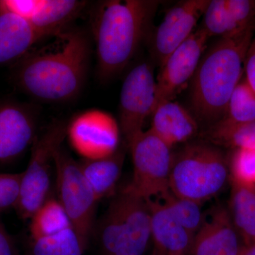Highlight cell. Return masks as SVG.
Wrapping results in <instances>:
<instances>
[{
    "mask_svg": "<svg viewBox=\"0 0 255 255\" xmlns=\"http://www.w3.org/2000/svg\"><path fill=\"white\" fill-rule=\"evenodd\" d=\"M50 37L49 43L18 60L15 82L36 100H70L85 82L90 60L88 40L83 32L67 28Z\"/></svg>",
    "mask_w": 255,
    "mask_h": 255,
    "instance_id": "6da1fadb",
    "label": "cell"
},
{
    "mask_svg": "<svg viewBox=\"0 0 255 255\" xmlns=\"http://www.w3.org/2000/svg\"><path fill=\"white\" fill-rule=\"evenodd\" d=\"M160 1L112 0L96 10L92 22L99 75L107 80L119 75L149 36Z\"/></svg>",
    "mask_w": 255,
    "mask_h": 255,
    "instance_id": "7a4b0ae2",
    "label": "cell"
},
{
    "mask_svg": "<svg viewBox=\"0 0 255 255\" xmlns=\"http://www.w3.org/2000/svg\"><path fill=\"white\" fill-rule=\"evenodd\" d=\"M255 30V23L238 34L219 38L206 48L190 82L191 107L201 121L212 124L226 116Z\"/></svg>",
    "mask_w": 255,
    "mask_h": 255,
    "instance_id": "3957f363",
    "label": "cell"
},
{
    "mask_svg": "<svg viewBox=\"0 0 255 255\" xmlns=\"http://www.w3.org/2000/svg\"><path fill=\"white\" fill-rule=\"evenodd\" d=\"M229 168L219 147L206 142L188 144L173 155L169 191L201 204L226 187Z\"/></svg>",
    "mask_w": 255,
    "mask_h": 255,
    "instance_id": "277c9868",
    "label": "cell"
},
{
    "mask_svg": "<svg viewBox=\"0 0 255 255\" xmlns=\"http://www.w3.org/2000/svg\"><path fill=\"white\" fill-rule=\"evenodd\" d=\"M148 199L127 185L111 201L100 228L107 255H142L151 239Z\"/></svg>",
    "mask_w": 255,
    "mask_h": 255,
    "instance_id": "5b68a950",
    "label": "cell"
},
{
    "mask_svg": "<svg viewBox=\"0 0 255 255\" xmlns=\"http://www.w3.org/2000/svg\"><path fill=\"white\" fill-rule=\"evenodd\" d=\"M67 127L63 122L51 124L33 142L29 162L22 172L19 195L15 206L21 219H31L47 201L50 185V168L54 164L55 152L62 147L67 136Z\"/></svg>",
    "mask_w": 255,
    "mask_h": 255,
    "instance_id": "8992f818",
    "label": "cell"
},
{
    "mask_svg": "<svg viewBox=\"0 0 255 255\" xmlns=\"http://www.w3.org/2000/svg\"><path fill=\"white\" fill-rule=\"evenodd\" d=\"M54 166L60 203L85 251L93 230L98 201L82 174L80 163L62 147L55 153Z\"/></svg>",
    "mask_w": 255,
    "mask_h": 255,
    "instance_id": "52a82bcc",
    "label": "cell"
},
{
    "mask_svg": "<svg viewBox=\"0 0 255 255\" xmlns=\"http://www.w3.org/2000/svg\"><path fill=\"white\" fill-rule=\"evenodd\" d=\"M133 174L129 186L146 199L160 197L169 191L174 154L170 146L150 129L142 130L128 145Z\"/></svg>",
    "mask_w": 255,
    "mask_h": 255,
    "instance_id": "ba28073f",
    "label": "cell"
},
{
    "mask_svg": "<svg viewBox=\"0 0 255 255\" xmlns=\"http://www.w3.org/2000/svg\"><path fill=\"white\" fill-rule=\"evenodd\" d=\"M156 78L152 66L141 63L128 73L122 85L119 127L128 146L142 132L155 105Z\"/></svg>",
    "mask_w": 255,
    "mask_h": 255,
    "instance_id": "9c48e42d",
    "label": "cell"
},
{
    "mask_svg": "<svg viewBox=\"0 0 255 255\" xmlns=\"http://www.w3.org/2000/svg\"><path fill=\"white\" fill-rule=\"evenodd\" d=\"M119 124L104 111H85L67 127V136L74 150L85 159L105 158L118 150Z\"/></svg>",
    "mask_w": 255,
    "mask_h": 255,
    "instance_id": "30bf717a",
    "label": "cell"
},
{
    "mask_svg": "<svg viewBox=\"0 0 255 255\" xmlns=\"http://www.w3.org/2000/svg\"><path fill=\"white\" fill-rule=\"evenodd\" d=\"M209 38L204 29L196 28L160 65L156 78L155 101L152 112L164 102L173 101L188 82H191L207 48Z\"/></svg>",
    "mask_w": 255,
    "mask_h": 255,
    "instance_id": "8fae6325",
    "label": "cell"
},
{
    "mask_svg": "<svg viewBox=\"0 0 255 255\" xmlns=\"http://www.w3.org/2000/svg\"><path fill=\"white\" fill-rule=\"evenodd\" d=\"M210 0L179 1L166 13L163 21L151 30L149 35L150 51L157 65L163 63L176 48L195 31Z\"/></svg>",
    "mask_w": 255,
    "mask_h": 255,
    "instance_id": "7c38bea8",
    "label": "cell"
},
{
    "mask_svg": "<svg viewBox=\"0 0 255 255\" xmlns=\"http://www.w3.org/2000/svg\"><path fill=\"white\" fill-rule=\"evenodd\" d=\"M36 117L27 106L0 102V165L20 157L36 140Z\"/></svg>",
    "mask_w": 255,
    "mask_h": 255,
    "instance_id": "4fadbf2b",
    "label": "cell"
},
{
    "mask_svg": "<svg viewBox=\"0 0 255 255\" xmlns=\"http://www.w3.org/2000/svg\"><path fill=\"white\" fill-rule=\"evenodd\" d=\"M244 247L227 208L217 205L204 215L189 255H239Z\"/></svg>",
    "mask_w": 255,
    "mask_h": 255,
    "instance_id": "5bb4252c",
    "label": "cell"
},
{
    "mask_svg": "<svg viewBox=\"0 0 255 255\" xmlns=\"http://www.w3.org/2000/svg\"><path fill=\"white\" fill-rule=\"evenodd\" d=\"M199 27L213 36L241 33L255 23L254 0H210Z\"/></svg>",
    "mask_w": 255,
    "mask_h": 255,
    "instance_id": "9a60e30c",
    "label": "cell"
},
{
    "mask_svg": "<svg viewBox=\"0 0 255 255\" xmlns=\"http://www.w3.org/2000/svg\"><path fill=\"white\" fill-rule=\"evenodd\" d=\"M151 238L164 255H189L194 236L178 222L159 199H148Z\"/></svg>",
    "mask_w": 255,
    "mask_h": 255,
    "instance_id": "2e32d148",
    "label": "cell"
},
{
    "mask_svg": "<svg viewBox=\"0 0 255 255\" xmlns=\"http://www.w3.org/2000/svg\"><path fill=\"white\" fill-rule=\"evenodd\" d=\"M45 38L30 21L0 7V65L21 60Z\"/></svg>",
    "mask_w": 255,
    "mask_h": 255,
    "instance_id": "e0dca14e",
    "label": "cell"
},
{
    "mask_svg": "<svg viewBox=\"0 0 255 255\" xmlns=\"http://www.w3.org/2000/svg\"><path fill=\"white\" fill-rule=\"evenodd\" d=\"M150 117V130L171 147L190 140L199 130L196 119L174 101L156 107Z\"/></svg>",
    "mask_w": 255,
    "mask_h": 255,
    "instance_id": "ac0fdd59",
    "label": "cell"
},
{
    "mask_svg": "<svg viewBox=\"0 0 255 255\" xmlns=\"http://www.w3.org/2000/svg\"><path fill=\"white\" fill-rule=\"evenodd\" d=\"M233 224L245 246L255 243V186L231 178L229 207Z\"/></svg>",
    "mask_w": 255,
    "mask_h": 255,
    "instance_id": "d6986e66",
    "label": "cell"
},
{
    "mask_svg": "<svg viewBox=\"0 0 255 255\" xmlns=\"http://www.w3.org/2000/svg\"><path fill=\"white\" fill-rule=\"evenodd\" d=\"M124 162V152L118 150L113 155L105 158L84 159L80 162L82 174L97 201L113 194L122 175Z\"/></svg>",
    "mask_w": 255,
    "mask_h": 255,
    "instance_id": "ffe728a7",
    "label": "cell"
},
{
    "mask_svg": "<svg viewBox=\"0 0 255 255\" xmlns=\"http://www.w3.org/2000/svg\"><path fill=\"white\" fill-rule=\"evenodd\" d=\"M86 5L78 0H43L37 14L30 21L33 27L48 38L66 29Z\"/></svg>",
    "mask_w": 255,
    "mask_h": 255,
    "instance_id": "44dd1931",
    "label": "cell"
},
{
    "mask_svg": "<svg viewBox=\"0 0 255 255\" xmlns=\"http://www.w3.org/2000/svg\"><path fill=\"white\" fill-rule=\"evenodd\" d=\"M201 135L204 142L218 147H232L236 150L255 148V120L238 123L223 117L210 124Z\"/></svg>",
    "mask_w": 255,
    "mask_h": 255,
    "instance_id": "7402d4cb",
    "label": "cell"
},
{
    "mask_svg": "<svg viewBox=\"0 0 255 255\" xmlns=\"http://www.w3.org/2000/svg\"><path fill=\"white\" fill-rule=\"evenodd\" d=\"M72 226L68 215L59 201L47 200L31 219V237L33 240L49 237Z\"/></svg>",
    "mask_w": 255,
    "mask_h": 255,
    "instance_id": "603a6c76",
    "label": "cell"
},
{
    "mask_svg": "<svg viewBox=\"0 0 255 255\" xmlns=\"http://www.w3.org/2000/svg\"><path fill=\"white\" fill-rule=\"evenodd\" d=\"M157 199L163 203L178 222L192 236L199 231L204 217L201 204L190 199L179 197L170 191Z\"/></svg>",
    "mask_w": 255,
    "mask_h": 255,
    "instance_id": "cb8c5ba5",
    "label": "cell"
},
{
    "mask_svg": "<svg viewBox=\"0 0 255 255\" xmlns=\"http://www.w3.org/2000/svg\"><path fill=\"white\" fill-rule=\"evenodd\" d=\"M224 117L238 123L255 120V91L246 78L233 91Z\"/></svg>",
    "mask_w": 255,
    "mask_h": 255,
    "instance_id": "d4e9b609",
    "label": "cell"
},
{
    "mask_svg": "<svg viewBox=\"0 0 255 255\" xmlns=\"http://www.w3.org/2000/svg\"><path fill=\"white\" fill-rule=\"evenodd\" d=\"M231 178L255 186V148L238 149L231 162Z\"/></svg>",
    "mask_w": 255,
    "mask_h": 255,
    "instance_id": "484cf974",
    "label": "cell"
},
{
    "mask_svg": "<svg viewBox=\"0 0 255 255\" xmlns=\"http://www.w3.org/2000/svg\"><path fill=\"white\" fill-rule=\"evenodd\" d=\"M22 172L0 173V211L15 208L19 195Z\"/></svg>",
    "mask_w": 255,
    "mask_h": 255,
    "instance_id": "4316f807",
    "label": "cell"
},
{
    "mask_svg": "<svg viewBox=\"0 0 255 255\" xmlns=\"http://www.w3.org/2000/svg\"><path fill=\"white\" fill-rule=\"evenodd\" d=\"M43 0H0V7L30 21L38 12Z\"/></svg>",
    "mask_w": 255,
    "mask_h": 255,
    "instance_id": "83f0119b",
    "label": "cell"
},
{
    "mask_svg": "<svg viewBox=\"0 0 255 255\" xmlns=\"http://www.w3.org/2000/svg\"><path fill=\"white\" fill-rule=\"evenodd\" d=\"M62 255H82L84 249L72 226L57 234Z\"/></svg>",
    "mask_w": 255,
    "mask_h": 255,
    "instance_id": "f1b7e54d",
    "label": "cell"
},
{
    "mask_svg": "<svg viewBox=\"0 0 255 255\" xmlns=\"http://www.w3.org/2000/svg\"><path fill=\"white\" fill-rule=\"evenodd\" d=\"M33 255H62L57 234L33 240Z\"/></svg>",
    "mask_w": 255,
    "mask_h": 255,
    "instance_id": "f546056e",
    "label": "cell"
},
{
    "mask_svg": "<svg viewBox=\"0 0 255 255\" xmlns=\"http://www.w3.org/2000/svg\"><path fill=\"white\" fill-rule=\"evenodd\" d=\"M244 65L246 80L255 91V36L248 47Z\"/></svg>",
    "mask_w": 255,
    "mask_h": 255,
    "instance_id": "4dcf8cb0",
    "label": "cell"
},
{
    "mask_svg": "<svg viewBox=\"0 0 255 255\" xmlns=\"http://www.w3.org/2000/svg\"><path fill=\"white\" fill-rule=\"evenodd\" d=\"M0 255H17L12 238L0 221Z\"/></svg>",
    "mask_w": 255,
    "mask_h": 255,
    "instance_id": "1f68e13d",
    "label": "cell"
},
{
    "mask_svg": "<svg viewBox=\"0 0 255 255\" xmlns=\"http://www.w3.org/2000/svg\"><path fill=\"white\" fill-rule=\"evenodd\" d=\"M239 255H255V243L251 246H245Z\"/></svg>",
    "mask_w": 255,
    "mask_h": 255,
    "instance_id": "d6a6232c",
    "label": "cell"
},
{
    "mask_svg": "<svg viewBox=\"0 0 255 255\" xmlns=\"http://www.w3.org/2000/svg\"><path fill=\"white\" fill-rule=\"evenodd\" d=\"M152 255H162V253H159V252L155 251V250H154L153 253H152Z\"/></svg>",
    "mask_w": 255,
    "mask_h": 255,
    "instance_id": "836d02e7",
    "label": "cell"
}]
</instances>
